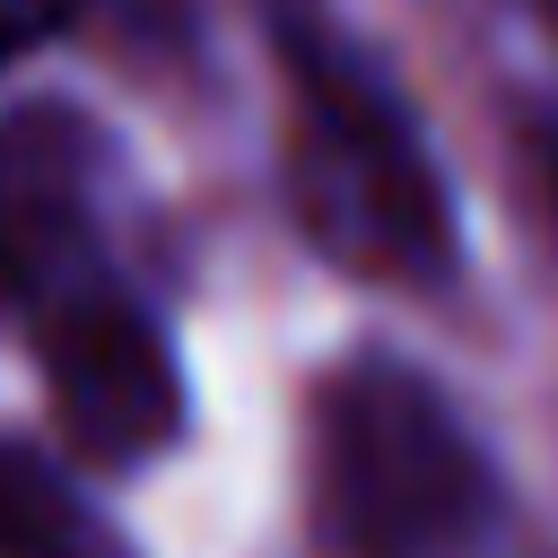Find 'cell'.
I'll list each match as a JSON object with an SVG mask.
<instances>
[{
	"instance_id": "6da1fadb",
	"label": "cell",
	"mask_w": 558,
	"mask_h": 558,
	"mask_svg": "<svg viewBox=\"0 0 558 558\" xmlns=\"http://www.w3.org/2000/svg\"><path fill=\"white\" fill-rule=\"evenodd\" d=\"M262 26L288 87L279 174L296 227L366 279L436 288L453 270V192L410 96L323 0H262Z\"/></svg>"
},
{
	"instance_id": "7a4b0ae2",
	"label": "cell",
	"mask_w": 558,
	"mask_h": 558,
	"mask_svg": "<svg viewBox=\"0 0 558 558\" xmlns=\"http://www.w3.org/2000/svg\"><path fill=\"white\" fill-rule=\"evenodd\" d=\"M314 532L331 558H480L497 471L453 392L401 357H349L314 401Z\"/></svg>"
},
{
	"instance_id": "3957f363",
	"label": "cell",
	"mask_w": 558,
	"mask_h": 558,
	"mask_svg": "<svg viewBox=\"0 0 558 558\" xmlns=\"http://www.w3.org/2000/svg\"><path fill=\"white\" fill-rule=\"evenodd\" d=\"M35 331V366L52 392V418L70 436L78 462L96 471H140L183 436V366L166 323L113 279L52 296L44 314H26Z\"/></svg>"
},
{
	"instance_id": "277c9868",
	"label": "cell",
	"mask_w": 558,
	"mask_h": 558,
	"mask_svg": "<svg viewBox=\"0 0 558 558\" xmlns=\"http://www.w3.org/2000/svg\"><path fill=\"white\" fill-rule=\"evenodd\" d=\"M113 279L105 253V148L78 113L26 105L0 122V288L44 314L70 288Z\"/></svg>"
},
{
	"instance_id": "5b68a950",
	"label": "cell",
	"mask_w": 558,
	"mask_h": 558,
	"mask_svg": "<svg viewBox=\"0 0 558 558\" xmlns=\"http://www.w3.org/2000/svg\"><path fill=\"white\" fill-rule=\"evenodd\" d=\"M87 532L70 480L35 453V445H9L0 436V558H70Z\"/></svg>"
},
{
	"instance_id": "8992f818",
	"label": "cell",
	"mask_w": 558,
	"mask_h": 558,
	"mask_svg": "<svg viewBox=\"0 0 558 558\" xmlns=\"http://www.w3.org/2000/svg\"><path fill=\"white\" fill-rule=\"evenodd\" d=\"M70 26V9L61 0H0V61H17V52H35L44 35H61Z\"/></svg>"
},
{
	"instance_id": "52a82bcc",
	"label": "cell",
	"mask_w": 558,
	"mask_h": 558,
	"mask_svg": "<svg viewBox=\"0 0 558 558\" xmlns=\"http://www.w3.org/2000/svg\"><path fill=\"white\" fill-rule=\"evenodd\" d=\"M523 166H532L541 209H549V227H558V105H532V113H523Z\"/></svg>"
},
{
	"instance_id": "ba28073f",
	"label": "cell",
	"mask_w": 558,
	"mask_h": 558,
	"mask_svg": "<svg viewBox=\"0 0 558 558\" xmlns=\"http://www.w3.org/2000/svg\"><path fill=\"white\" fill-rule=\"evenodd\" d=\"M532 17L549 26V44H558V0H532Z\"/></svg>"
}]
</instances>
